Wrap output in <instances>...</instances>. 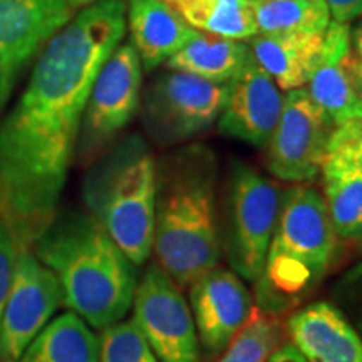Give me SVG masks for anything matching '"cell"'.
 Instances as JSON below:
<instances>
[{
  "label": "cell",
  "instance_id": "cell-22",
  "mask_svg": "<svg viewBox=\"0 0 362 362\" xmlns=\"http://www.w3.org/2000/svg\"><path fill=\"white\" fill-rule=\"evenodd\" d=\"M181 19L203 34L248 40L257 35L252 4L247 0H165Z\"/></svg>",
  "mask_w": 362,
  "mask_h": 362
},
{
  "label": "cell",
  "instance_id": "cell-10",
  "mask_svg": "<svg viewBox=\"0 0 362 362\" xmlns=\"http://www.w3.org/2000/svg\"><path fill=\"white\" fill-rule=\"evenodd\" d=\"M334 126L305 88L285 93L282 115L265 144V165L285 183H309L320 175Z\"/></svg>",
  "mask_w": 362,
  "mask_h": 362
},
{
  "label": "cell",
  "instance_id": "cell-6",
  "mask_svg": "<svg viewBox=\"0 0 362 362\" xmlns=\"http://www.w3.org/2000/svg\"><path fill=\"white\" fill-rule=\"evenodd\" d=\"M282 189L253 166L230 163L225 192V225L220 243L232 270L255 284L277 225Z\"/></svg>",
  "mask_w": 362,
  "mask_h": 362
},
{
  "label": "cell",
  "instance_id": "cell-28",
  "mask_svg": "<svg viewBox=\"0 0 362 362\" xmlns=\"http://www.w3.org/2000/svg\"><path fill=\"white\" fill-rule=\"evenodd\" d=\"M19 71V67L13 64L11 59L7 57V54L0 49V112L6 107L8 98H11Z\"/></svg>",
  "mask_w": 362,
  "mask_h": 362
},
{
  "label": "cell",
  "instance_id": "cell-12",
  "mask_svg": "<svg viewBox=\"0 0 362 362\" xmlns=\"http://www.w3.org/2000/svg\"><path fill=\"white\" fill-rule=\"evenodd\" d=\"M188 288L200 347L206 356H220L250 319V292L233 270L216 267Z\"/></svg>",
  "mask_w": 362,
  "mask_h": 362
},
{
  "label": "cell",
  "instance_id": "cell-5",
  "mask_svg": "<svg viewBox=\"0 0 362 362\" xmlns=\"http://www.w3.org/2000/svg\"><path fill=\"white\" fill-rule=\"evenodd\" d=\"M156 165L146 139L128 134L90 161L83 180L86 210L136 267L153 252Z\"/></svg>",
  "mask_w": 362,
  "mask_h": 362
},
{
  "label": "cell",
  "instance_id": "cell-18",
  "mask_svg": "<svg viewBox=\"0 0 362 362\" xmlns=\"http://www.w3.org/2000/svg\"><path fill=\"white\" fill-rule=\"evenodd\" d=\"M325 33V30H324ZM324 33L257 34L247 40L253 61L282 93L305 88L322 56Z\"/></svg>",
  "mask_w": 362,
  "mask_h": 362
},
{
  "label": "cell",
  "instance_id": "cell-7",
  "mask_svg": "<svg viewBox=\"0 0 362 362\" xmlns=\"http://www.w3.org/2000/svg\"><path fill=\"white\" fill-rule=\"evenodd\" d=\"M228 84L166 67L141 93V121L146 134L160 146H181L216 123Z\"/></svg>",
  "mask_w": 362,
  "mask_h": 362
},
{
  "label": "cell",
  "instance_id": "cell-32",
  "mask_svg": "<svg viewBox=\"0 0 362 362\" xmlns=\"http://www.w3.org/2000/svg\"><path fill=\"white\" fill-rule=\"evenodd\" d=\"M346 67L347 71H349L352 81H354L357 93H359V96L362 98V62L351 52V56L346 59Z\"/></svg>",
  "mask_w": 362,
  "mask_h": 362
},
{
  "label": "cell",
  "instance_id": "cell-26",
  "mask_svg": "<svg viewBox=\"0 0 362 362\" xmlns=\"http://www.w3.org/2000/svg\"><path fill=\"white\" fill-rule=\"evenodd\" d=\"M17 253H19V245L12 237L11 230L7 228L6 221L0 218V319L13 284Z\"/></svg>",
  "mask_w": 362,
  "mask_h": 362
},
{
  "label": "cell",
  "instance_id": "cell-35",
  "mask_svg": "<svg viewBox=\"0 0 362 362\" xmlns=\"http://www.w3.org/2000/svg\"><path fill=\"white\" fill-rule=\"evenodd\" d=\"M247 2H250V4H255V2H259V0H247Z\"/></svg>",
  "mask_w": 362,
  "mask_h": 362
},
{
  "label": "cell",
  "instance_id": "cell-14",
  "mask_svg": "<svg viewBox=\"0 0 362 362\" xmlns=\"http://www.w3.org/2000/svg\"><path fill=\"white\" fill-rule=\"evenodd\" d=\"M351 52V25L332 21L324 33L322 56L305 86L334 128L362 117V98L346 67Z\"/></svg>",
  "mask_w": 362,
  "mask_h": 362
},
{
  "label": "cell",
  "instance_id": "cell-27",
  "mask_svg": "<svg viewBox=\"0 0 362 362\" xmlns=\"http://www.w3.org/2000/svg\"><path fill=\"white\" fill-rule=\"evenodd\" d=\"M329 149H342L362 160V117L334 128L327 151Z\"/></svg>",
  "mask_w": 362,
  "mask_h": 362
},
{
  "label": "cell",
  "instance_id": "cell-29",
  "mask_svg": "<svg viewBox=\"0 0 362 362\" xmlns=\"http://www.w3.org/2000/svg\"><path fill=\"white\" fill-rule=\"evenodd\" d=\"M334 22L349 24L362 17V0H325Z\"/></svg>",
  "mask_w": 362,
  "mask_h": 362
},
{
  "label": "cell",
  "instance_id": "cell-4",
  "mask_svg": "<svg viewBox=\"0 0 362 362\" xmlns=\"http://www.w3.org/2000/svg\"><path fill=\"white\" fill-rule=\"evenodd\" d=\"M337 238L322 194L307 183L285 189L255 282L257 309L277 319L297 309L332 265Z\"/></svg>",
  "mask_w": 362,
  "mask_h": 362
},
{
  "label": "cell",
  "instance_id": "cell-31",
  "mask_svg": "<svg viewBox=\"0 0 362 362\" xmlns=\"http://www.w3.org/2000/svg\"><path fill=\"white\" fill-rule=\"evenodd\" d=\"M267 362H305V359L292 342H285L280 344L277 349L272 352Z\"/></svg>",
  "mask_w": 362,
  "mask_h": 362
},
{
  "label": "cell",
  "instance_id": "cell-34",
  "mask_svg": "<svg viewBox=\"0 0 362 362\" xmlns=\"http://www.w3.org/2000/svg\"><path fill=\"white\" fill-rule=\"evenodd\" d=\"M69 6L74 8V11H83V8L93 6V4L99 2V0H67Z\"/></svg>",
  "mask_w": 362,
  "mask_h": 362
},
{
  "label": "cell",
  "instance_id": "cell-19",
  "mask_svg": "<svg viewBox=\"0 0 362 362\" xmlns=\"http://www.w3.org/2000/svg\"><path fill=\"white\" fill-rule=\"evenodd\" d=\"M320 175L337 237L362 240V160L342 149H329Z\"/></svg>",
  "mask_w": 362,
  "mask_h": 362
},
{
  "label": "cell",
  "instance_id": "cell-15",
  "mask_svg": "<svg viewBox=\"0 0 362 362\" xmlns=\"http://www.w3.org/2000/svg\"><path fill=\"white\" fill-rule=\"evenodd\" d=\"M287 332L305 362H362L361 336L329 302H312L293 312Z\"/></svg>",
  "mask_w": 362,
  "mask_h": 362
},
{
  "label": "cell",
  "instance_id": "cell-17",
  "mask_svg": "<svg viewBox=\"0 0 362 362\" xmlns=\"http://www.w3.org/2000/svg\"><path fill=\"white\" fill-rule=\"evenodd\" d=\"M124 2L129 42L138 52L143 71L151 72L166 64L198 34L165 0Z\"/></svg>",
  "mask_w": 362,
  "mask_h": 362
},
{
  "label": "cell",
  "instance_id": "cell-3",
  "mask_svg": "<svg viewBox=\"0 0 362 362\" xmlns=\"http://www.w3.org/2000/svg\"><path fill=\"white\" fill-rule=\"evenodd\" d=\"M33 252L57 277L64 305L93 329L119 322L133 307L136 265L88 210L57 211Z\"/></svg>",
  "mask_w": 362,
  "mask_h": 362
},
{
  "label": "cell",
  "instance_id": "cell-9",
  "mask_svg": "<svg viewBox=\"0 0 362 362\" xmlns=\"http://www.w3.org/2000/svg\"><path fill=\"white\" fill-rule=\"evenodd\" d=\"M133 320L158 362H202L192 309L173 279L151 264L136 285Z\"/></svg>",
  "mask_w": 362,
  "mask_h": 362
},
{
  "label": "cell",
  "instance_id": "cell-23",
  "mask_svg": "<svg viewBox=\"0 0 362 362\" xmlns=\"http://www.w3.org/2000/svg\"><path fill=\"white\" fill-rule=\"evenodd\" d=\"M252 12L257 34L324 33L332 22L325 0H259Z\"/></svg>",
  "mask_w": 362,
  "mask_h": 362
},
{
  "label": "cell",
  "instance_id": "cell-24",
  "mask_svg": "<svg viewBox=\"0 0 362 362\" xmlns=\"http://www.w3.org/2000/svg\"><path fill=\"white\" fill-rule=\"evenodd\" d=\"M277 317L255 309L247 324L220 354L218 362H267L272 352L280 346Z\"/></svg>",
  "mask_w": 362,
  "mask_h": 362
},
{
  "label": "cell",
  "instance_id": "cell-30",
  "mask_svg": "<svg viewBox=\"0 0 362 362\" xmlns=\"http://www.w3.org/2000/svg\"><path fill=\"white\" fill-rule=\"evenodd\" d=\"M342 296L362 310V264L354 267L342 280Z\"/></svg>",
  "mask_w": 362,
  "mask_h": 362
},
{
  "label": "cell",
  "instance_id": "cell-33",
  "mask_svg": "<svg viewBox=\"0 0 362 362\" xmlns=\"http://www.w3.org/2000/svg\"><path fill=\"white\" fill-rule=\"evenodd\" d=\"M351 49L352 54L362 62V21H357L351 27Z\"/></svg>",
  "mask_w": 362,
  "mask_h": 362
},
{
  "label": "cell",
  "instance_id": "cell-11",
  "mask_svg": "<svg viewBox=\"0 0 362 362\" xmlns=\"http://www.w3.org/2000/svg\"><path fill=\"white\" fill-rule=\"evenodd\" d=\"M64 304L56 275L33 248L19 247L16 275L0 319V362H17Z\"/></svg>",
  "mask_w": 362,
  "mask_h": 362
},
{
  "label": "cell",
  "instance_id": "cell-13",
  "mask_svg": "<svg viewBox=\"0 0 362 362\" xmlns=\"http://www.w3.org/2000/svg\"><path fill=\"white\" fill-rule=\"evenodd\" d=\"M284 99L279 86L252 57L228 83L216 128L226 138L265 148L282 115Z\"/></svg>",
  "mask_w": 362,
  "mask_h": 362
},
{
  "label": "cell",
  "instance_id": "cell-20",
  "mask_svg": "<svg viewBox=\"0 0 362 362\" xmlns=\"http://www.w3.org/2000/svg\"><path fill=\"white\" fill-rule=\"evenodd\" d=\"M250 59L252 54L247 40L198 33L165 66L211 83L228 84L237 78Z\"/></svg>",
  "mask_w": 362,
  "mask_h": 362
},
{
  "label": "cell",
  "instance_id": "cell-1",
  "mask_svg": "<svg viewBox=\"0 0 362 362\" xmlns=\"http://www.w3.org/2000/svg\"><path fill=\"white\" fill-rule=\"evenodd\" d=\"M124 34V0L79 11L45 44L0 123V218L19 247L33 248L57 215L90 89Z\"/></svg>",
  "mask_w": 362,
  "mask_h": 362
},
{
  "label": "cell",
  "instance_id": "cell-21",
  "mask_svg": "<svg viewBox=\"0 0 362 362\" xmlns=\"http://www.w3.org/2000/svg\"><path fill=\"white\" fill-rule=\"evenodd\" d=\"M17 362H99V337L74 312L52 319Z\"/></svg>",
  "mask_w": 362,
  "mask_h": 362
},
{
  "label": "cell",
  "instance_id": "cell-2",
  "mask_svg": "<svg viewBox=\"0 0 362 362\" xmlns=\"http://www.w3.org/2000/svg\"><path fill=\"white\" fill-rule=\"evenodd\" d=\"M218 158L205 144H181L156 165L153 252L178 287L218 265Z\"/></svg>",
  "mask_w": 362,
  "mask_h": 362
},
{
  "label": "cell",
  "instance_id": "cell-16",
  "mask_svg": "<svg viewBox=\"0 0 362 362\" xmlns=\"http://www.w3.org/2000/svg\"><path fill=\"white\" fill-rule=\"evenodd\" d=\"M74 12L67 0H0V49L21 69Z\"/></svg>",
  "mask_w": 362,
  "mask_h": 362
},
{
  "label": "cell",
  "instance_id": "cell-25",
  "mask_svg": "<svg viewBox=\"0 0 362 362\" xmlns=\"http://www.w3.org/2000/svg\"><path fill=\"white\" fill-rule=\"evenodd\" d=\"M99 362H158V359L131 319L103 329L99 337Z\"/></svg>",
  "mask_w": 362,
  "mask_h": 362
},
{
  "label": "cell",
  "instance_id": "cell-8",
  "mask_svg": "<svg viewBox=\"0 0 362 362\" xmlns=\"http://www.w3.org/2000/svg\"><path fill=\"white\" fill-rule=\"evenodd\" d=\"M143 66L131 42H121L99 69L78 139V156L84 165L106 151L139 110Z\"/></svg>",
  "mask_w": 362,
  "mask_h": 362
}]
</instances>
